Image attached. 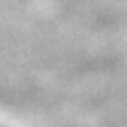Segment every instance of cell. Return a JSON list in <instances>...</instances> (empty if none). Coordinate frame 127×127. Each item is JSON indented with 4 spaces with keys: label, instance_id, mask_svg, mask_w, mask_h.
<instances>
[{
    "label": "cell",
    "instance_id": "obj_1",
    "mask_svg": "<svg viewBox=\"0 0 127 127\" xmlns=\"http://www.w3.org/2000/svg\"><path fill=\"white\" fill-rule=\"evenodd\" d=\"M0 127H4V125H0Z\"/></svg>",
    "mask_w": 127,
    "mask_h": 127
}]
</instances>
